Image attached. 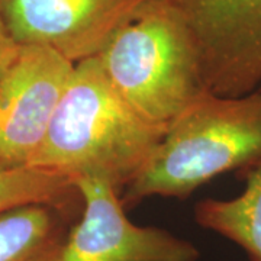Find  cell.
Returning a JSON list of instances; mask_svg holds the SVG:
<instances>
[{
  "instance_id": "cell-1",
  "label": "cell",
  "mask_w": 261,
  "mask_h": 261,
  "mask_svg": "<svg viewBox=\"0 0 261 261\" xmlns=\"http://www.w3.org/2000/svg\"><path fill=\"white\" fill-rule=\"evenodd\" d=\"M167 128L148 121L116 92L96 57L75 63L45 140L28 167L97 178L118 192L147 166Z\"/></svg>"
},
{
  "instance_id": "cell-2",
  "label": "cell",
  "mask_w": 261,
  "mask_h": 261,
  "mask_svg": "<svg viewBox=\"0 0 261 261\" xmlns=\"http://www.w3.org/2000/svg\"><path fill=\"white\" fill-rule=\"evenodd\" d=\"M261 161V87L243 96L203 93L170 122L141 173L123 189L125 207L148 197L186 199L215 177Z\"/></svg>"
},
{
  "instance_id": "cell-3",
  "label": "cell",
  "mask_w": 261,
  "mask_h": 261,
  "mask_svg": "<svg viewBox=\"0 0 261 261\" xmlns=\"http://www.w3.org/2000/svg\"><path fill=\"white\" fill-rule=\"evenodd\" d=\"M94 57L116 92L166 128L209 90L189 31L161 0H149Z\"/></svg>"
},
{
  "instance_id": "cell-4",
  "label": "cell",
  "mask_w": 261,
  "mask_h": 261,
  "mask_svg": "<svg viewBox=\"0 0 261 261\" xmlns=\"http://www.w3.org/2000/svg\"><path fill=\"white\" fill-rule=\"evenodd\" d=\"M185 23L206 87L243 96L261 87V0H161Z\"/></svg>"
},
{
  "instance_id": "cell-5",
  "label": "cell",
  "mask_w": 261,
  "mask_h": 261,
  "mask_svg": "<svg viewBox=\"0 0 261 261\" xmlns=\"http://www.w3.org/2000/svg\"><path fill=\"white\" fill-rule=\"evenodd\" d=\"M82 212L67 235L58 261H199L195 244L126 216L121 192L103 180L77 178Z\"/></svg>"
},
{
  "instance_id": "cell-6",
  "label": "cell",
  "mask_w": 261,
  "mask_h": 261,
  "mask_svg": "<svg viewBox=\"0 0 261 261\" xmlns=\"http://www.w3.org/2000/svg\"><path fill=\"white\" fill-rule=\"evenodd\" d=\"M74 63L39 45H20L0 79V170L28 167L45 140Z\"/></svg>"
},
{
  "instance_id": "cell-7",
  "label": "cell",
  "mask_w": 261,
  "mask_h": 261,
  "mask_svg": "<svg viewBox=\"0 0 261 261\" xmlns=\"http://www.w3.org/2000/svg\"><path fill=\"white\" fill-rule=\"evenodd\" d=\"M149 0H0L19 45L57 51L71 63L94 57Z\"/></svg>"
},
{
  "instance_id": "cell-8",
  "label": "cell",
  "mask_w": 261,
  "mask_h": 261,
  "mask_svg": "<svg viewBox=\"0 0 261 261\" xmlns=\"http://www.w3.org/2000/svg\"><path fill=\"white\" fill-rule=\"evenodd\" d=\"M77 205L32 203L0 214V261H58Z\"/></svg>"
},
{
  "instance_id": "cell-9",
  "label": "cell",
  "mask_w": 261,
  "mask_h": 261,
  "mask_svg": "<svg viewBox=\"0 0 261 261\" xmlns=\"http://www.w3.org/2000/svg\"><path fill=\"white\" fill-rule=\"evenodd\" d=\"M244 190L231 199H203L195 221L203 229L238 245L248 261H261V161L241 171Z\"/></svg>"
},
{
  "instance_id": "cell-10",
  "label": "cell",
  "mask_w": 261,
  "mask_h": 261,
  "mask_svg": "<svg viewBox=\"0 0 261 261\" xmlns=\"http://www.w3.org/2000/svg\"><path fill=\"white\" fill-rule=\"evenodd\" d=\"M32 203L77 205L82 197L73 180L35 167L0 170V214Z\"/></svg>"
},
{
  "instance_id": "cell-11",
  "label": "cell",
  "mask_w": 261,
  "mask_h": 261,
  "mask_svg": "<svg viewBox=\"0 0 261 261\" xmlns=\"http://www.w3.org/2000/svg\"><path fill=\"white\" fill-rule=\"evenodd\" d=\"M20 45L12 37L5 20L0 15V79L6 74L10 65L18 58Z\"/></svg>"
}]
</instances>
